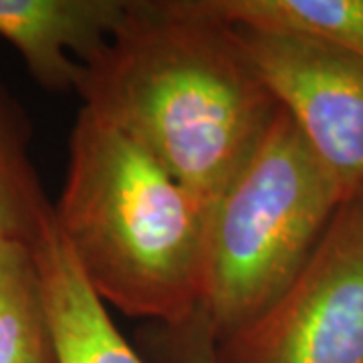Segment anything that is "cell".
Wrapping results in <instances>:
<instances>
[{"label":"cell","mask_w":363,"mask_h":363,"mask_svg":"<svg viewBox=\"0 0 363 363\" xmlns=\"http://www.w3.org/2000/svg\"><path fill=\"white\" fill-rule=\"evenodd\" d=\"M75 93L210 210L279 111L236 28L194 0H130Z\"/></svg>","instance_id":"6da1fadb"},{"label":"cell","mask_w":363,"mask_h":363,"mask_svg":"<svg viewBox=\"0 0 363 363\" xmlns=\"http://www.w3.org/2000/svg\"><path fill=\"white\" fill-rule=\"evenodd\" d=\"M343 204L283 107L210 210L200 313L216 343L257 321L307 264Z\"/></svg>","instance_id":"3957f363"},{"label":"cell","mask_w":363,"mask_h":363,"mask_svg":"<svg viewBox=\"0 0 363 363\" xmlns=\"http://www.w3.org/2000/svg\"><path fill=\"white\" fill-rule=\"evenodd\" d=\"M194 4L230 25L313 35L363 59V0H196Z\"/></svg>","instance_id":"9c48e42d"},{"label":"cell","mask_w":363,"mask_h":363,"mask_svg":"<svg viewBox=\"0 0 363 363\" xmlns=\"http://www.w3.org/2000/svg\"><path fill=\"white\" fill-rule=\"evenodd\" d=\"M150 347L157 363H218L216 341L200 311L186 323L157 325Z\"/></svg>","instance_id":"8fae6325"},{"label":"cell","mask_w":363,"mask_h":363,"mask_svg":"<svg viewBox=\"0 0 363 363\" xmlns=\"http://www.w3.org/2000/svg\"><path fill=\"white\" fill-rule=\"evenodd\" d=\"M128 11L130 0H0V37L40 87L69 93Z\"/></svg>","instance_id":"8992f818"},{"label":"cell","mask_w":363,"mask_h":363,"mask_svg":"<svg viewBox=\"0 0 363 363\" xmlns=\"http://www.w3.org/2000/svg\"><path fill=\"white\" fill-rule=\"evenodd\" d=\"M345 202L363 200V59L303 33L233 25Z\"/></svg>","instance_id":"5b68a950"},{"label":"cell","mask_w":363,"mask_h":363,"mask_svg":"<svg viewBox=\"0 0 363 363\" xmlns=\"http://www.w3.org/2000/svg\"><path fill=\"white\" fill-rule=\"evenodd\" d=\"M25 125L0 89V238L35 242L52 214L26 150Z\"/></svg>","instance_id":"30bf717a"},{"label":"cell","mask_w":363,"mask_h":363,"mask_svg":"<svg viewBox=\"0 0 363 363\" xmlns=\"http://www.w3.org/2000/svg\"><path fill=\"white\" fill-rule=\"evenodd\" d=\"M57 363H145L119 333L51 214L35 240Z\"/></svg>","instance_id":"52a82bcc"},{"label":"cell","mask_w":363,"mask_h":363,"mask_svg":"<svg viewBox=\"0 0 363 363\" xmlns=\"http://www.w3.org/2000/svg\"><path fill=\"white\" fill-rule=\"evenodd\" d=\"M218 363H363V200L341 204L307 264Z\"/></svg>","instance_id":"277c9868"},{"label":"cell","mask_w":363,"mask_h":363,"mask_svg":"<svg viewBox=\"0 0 363 363\" xmlns=\"http://www.w3.org/2000/svg\"><path fill=\"white\" fill-rule=\"evenodd\" d=\"M0 363H57L35 242L0 238Z\"/></svg>","instance_id":"ba28073f"},{"label":"cell","mask_w":363,"mask_h":363,"mask_svg":"<svg viewBox=\"0 0 363 363\" xmlns=\"http://www.w3.org/2000/svg\"><path fill=\"white\" fill-rule=\"evenodd\" d=\"M52 214L105 305L156 325L186 323L200 311L210 208L83 107Z\"/></svg>","instance_id":"7a4b0ae2"}]
</instances>
